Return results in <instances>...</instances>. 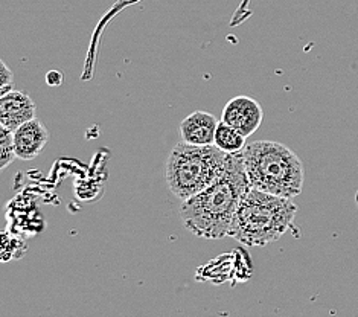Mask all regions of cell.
<instances>
[{
	"label": "cell",
	"instance_id": "obj_1",
	"mask_svg": "<svg viewBox=\"0 0 358 317\" xmlns=\"http://www.w3.org/2000/svg\"><path fill=\"white\" fill-rule=\"evenodd\" d=\"M249 188L243 151L230 154L223 176L204 191L182 202L180 218L183 226L191 234L206 239L227 237Z\"/></svg>",
	"mask_w": 358,
	"mask_h": 317
},
{
	"label": "cell",
	"instance_id": "obj_2",
	"mask_svg": "<svg viewBox=\"0 0 358 317\" xmlns=\"http://www.w3.org/2000/svg\"><path fill=\"white\" fill-rule=\"evenodd\" d=\"M297 206L292 199L249 188L236 211L229 237L245 246H268L292 227Z\"/></svg>",
	"mask_w": 358,
	"mask_h": 317
},
{
	"label": "cell",
	"instance_id": "obj_3",
	"mask_svg": "<svg viewBox=\"0 0 358 317\" xmlns=\"http://www.w3.org/2000/svg\"><path fill=\"white\" fill-rule=\"evenodd\" d=\"M247 178L252 188L273 195L293 199L302 192V160L287 145L255 141L243 150Z\"/></svg>",
	"mask_w": 358,
	"mask_h": 317
},
{
	"label": "cell",
	"instance_id": "obj_4",
	"mask_svg": "<svg viewBox=\"0 0 358 317\" xmlns=\"http://www.w3.org/2000/svg\"><path fill=\"white\" fill-rule=\"evenodd\" d=\"M230 154L217 145L178 142L166 162V183L182 202L204 191L224 174Z\"/></svg>",
	"mask_w": 358,
	"mask_h": 317
},
{
	"label": "cell",
	"instance_id": "obj_5",
	"mask_svg": "<svg viewBox=\"0 0 358 317\" xmlns=\"http://www.w3.org/2000/svg\"><path fill=\"white\" fill-rule=\"evenodd\" d=\"M264 111L259 102L250 97H236L230 99L221 115V121L236 128L249 138L261 127Z\"/></svg>",
	"mask_w": 358,
	"mask_h": 317
},
{
	"label": "cell",
	"instance_id": "obj_6",
	"mask_svg": "<svg viewBox=\"0 0 358 317\" xmlns=\"http://www.w3.org/2000/svg\"><path fill=\"white\" fill-rule=\"evenodd\" d=\"M50 134L40 119L34 118L14 130V148L17 159L32 160L43 151Z\"/></svg>",
	"mask_w": 358,
	"mask_h": 317
},
{
	"label": "cell",
	"instance_id": "obj_7",
	"mask_svg": "<svg viewBox=\"0 0 358 317\" xmlns=\"http://www.w3.org/2000/svg\"><path fill=\"white\" fill-rule=\"evenodd\" d=\"M36 118V104L28 93L11 90L0 97V125L14 132Z\"/></svg>",
	"mask_w": 358,
	"mask_h": 317
},
{
	"label": "cell",
	"instance_id": "obj_8",
	"mask_svg": "<svg viewBox=\"0 0 358 317\" xmlns=\"http://www.w3.org/2000/svg\"><path fill=\"white\" fill-rule=\"evenodd\" d=\"M220 121L208 111H194L180 122L182 141L192 145H215V133Z\"/></svg>",
	"mask_w": 358,
	"mask_h": 317
},
{
	"label": "cell",
	"instance_id": "obj_9",
	"mask_svg": "<svg viewBox=\"0 0 358 317\" xmlns=\"http://www.w3.org/2000/svg\"><path fill=\"white\" fill-rule=\"evenodd\" d=\"M215 145L229 154L241 153L245 148V136L240 133L236 128L227 125L226 122L221 121L217 127L215 133Z\"/></svg>",
	"mask_w": 358,
	"mask_h": 317
},
{
	"label": "cell",
	"instance_id": "obj_10",
	"mask_svg": "<svg viewBox=\"0 0 358 317\" xmlns=\"http://www.w3.org/2000/svg\"><path fill=\"white\" fill-rule=\"evenodd\" d=\"M17 159L14 148V132L0 125V169H5Z\"/></svg>",
	"mask_w": 358,
	"mask_h": 317
},
{
	"label": "cell",
	"instance_id": "obj_11",
	"mask_svg": "<svg viewBox=\"0 0 358 317\" xmlns=\"http://www.w3.org/2000/svg\"><path fill=\"white\" fill-rule=\"evenodd\" d=\"M0 67H2V73H0V97H3L8 92L14 90V76L13 72L8 69L5 62L0 63Z\"/></svg>",
	"mask_w": 358,
	"mask_h": 317
},
{
	"label": "cell",
	"instance_id": "obj_12",
	"mask_svg": "<svg viewBox=\"0 0 358 317\" xmlns=\"http://www.w3.org/2000/svg\"><path fill=\"white\" fill-rule=\"evenodd\" d=\"M46 83L49 85H52V87H57V85H59L63 83V73L58 72V71H50L48 72L46 75Z\"/></svg>",
	"mask_w": 358,
	"mask_h": 317
},
{
	"label": "cell",
	"instance_id": "obj_13",
	"mask_svg": "<svg viewBox=\"0 0 358 317\" xmlns=\"http://www.w3.org/2000/svg\"><path fill=\"white\" fill-rule=\"evenodd\" d=\"M355 203H357V206H358V191H357V194H355Z\"/></svg>",
	"mask_w": 358,
	"mask_h": 317
}]
</instances>
